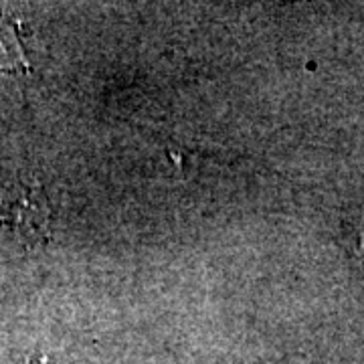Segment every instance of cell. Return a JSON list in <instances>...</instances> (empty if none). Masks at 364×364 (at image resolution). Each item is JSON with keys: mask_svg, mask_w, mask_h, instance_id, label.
<instances>
[{"mask_svg": "<svg viewBox=\"0 0 364 364\" xmlns=\"http://www.w3.org/2000/svg\"><path fill=\"white\" fill-rule=\"evenodd\" d=\"M31 364H37V363H31ZM39 364H49V363H47V360H45V358H43V363H39Z\"/></svg>", "mask_w": 364, "mask_h": 364, "instance_id": "7a4b0ae2", "label": "cell"}, {"mask_svg": "<svg viewBox=\"0 0 364 364\" xmlns=\"http://www.w3.org/2000/svg\"><path fill=\"white\" fill-rule=\"evenodd\" d=\"M51 210L39 182L9 178L0 182V227L35 245L49 239Z\"/></svg>", "mask_w": 364, "mask_h": 364, "instance_id": "6da1fadb", "label": "cell"}]
</instances>
